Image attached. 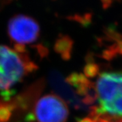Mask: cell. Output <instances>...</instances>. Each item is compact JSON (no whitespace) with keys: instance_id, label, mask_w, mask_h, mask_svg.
<instances>
[{"instance_id":"8992f818","label":"cell","mask_w":122,"mask_h":122,"mask_svg":"<svg viewBox=\"0 0 122 122\" xmlns=\"http://www.w3.org/2000/svg\"><path fill=\"white\" fill-rule=\"evenodd\" d=\"M71 40L67 37H62L57 41L56 48L58 52L61 53L64 56L69 57L71 51Z\"/></svg>"},{"instance_id":"3957f363","label":"cell","mask_w":122,"mask_h":122,"mask_svg":"<svg viewBox=\"0 0 122 122\" xmlns=\"http://www.w3.org/2000/svg\"><path fill=\"white\" fill-rule=\"evenodd\" d=\"M7 32L10 39L16 48L35 42L40 35L38 22L25 14H16L9 20Z\"/></svg>"},{"instance_id":"7a4b0ae2","label":"cell","mask_w":122,"mask_h":122,"mask_svg":"<svg viewBox=\"0 0 122 122\" xmlns=\"http://www.w3.org/2000/svg\"><path fill=\"white\" fill-rule=\"evenodd\" d=\"M23 52L0 45V90H10L33 68Z\"/></svg>"},{"instance_id":"277c9868","label":"cell","mask_w":122,"mask_h":122,"mask_svg":"<svg viewBox=\"0 0 122 122\" xmlns=\"http://www.w3.org/2000/svg\"><path fill=\"white\" fill-rule=\"evenodd\" d=\"M34 115L37 122H66L69 109L65 100L59 96L47 94L36 102Z\"/></svg>"},{"instance_id":"ba28073f","label":"cell","mask_w":122,"mask_h":122,"mask_svg":"<svg viewBox=\"0 0 122 122\" xmlns=\"http://www.w3.org/2000/svg\"></svg>"},{"instance_id":"52a82bcc","label":"cell","mask_w":122,"mask_h":122,"mask_svg":"<svg viewBox=\"0 0 122 122\" xmlns=\"http://www.w3.org/2000/svg\"><path fill=\"white\" fill-rule=\"evenodd\" d=\"M81 122H113L109 121L107 119H106L105 118H102L100 117V116H97V115H92V116L90 117L82 119Z\"/></svg>"},{"instance_id":"6da1fadb","label":"cell","mask_w":122,"mask_h":122,"mask_svg":"<svg viewBox=\"0 0 122 122\" xmlns=\"http://www.w3.org/2000/svg\"><path fill=\"white\" fill-rule=\"evenodd\" d=\"M93 115L122 117V72H104L92 84Z\"/></svg>"},{"instance_id":"5b68a950","label":"cell","mask_w":122,"mask_h":122,"mask_svg":"<svg viewBox=\"0 0 122 122\" xmlns=\"http://www.w3.org/2000/svg\"><path fill=\"white\" fill-rule=\"evenodd\" d=\"M49 81L54 90L62 100L69 102L77 108L86 109L87 105L75 91L74 88H72L66 79L65 80L60 73L55 71L50 73Z\"/></svg>"}]
</instances>
